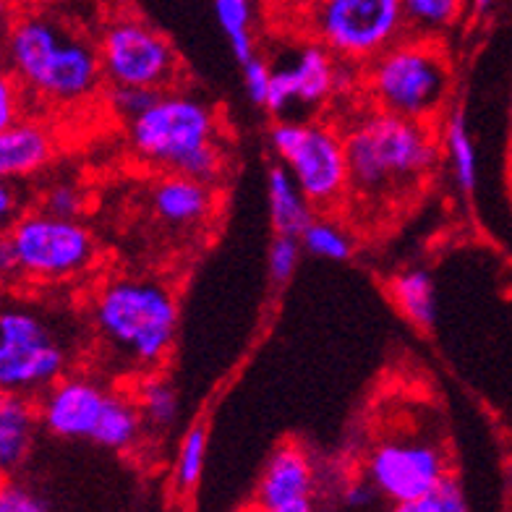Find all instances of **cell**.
Returning <instances> with one entry per match:
<instances>
[{
	"mask_svg": "<svg viewBox=\"0 0 512 512\" xmlns=\"http://www.w3.org/2000/svg\"><path fill=\"white\" fill-rule=\"evenodd\" d=\"M351 165V194L384 209L424 189L439 160L434 123L411 121L377 108L358 110L343 126Z\"/></svg>",
	"mask_w": 512,
	"mask_h": 512,
	"instance_id": "cell-1",
	"label": "cell"
},
{
	"mask_svg": "<svg viewBox=\"0 0 512 512\" xmlns=\"http://www.w3.org/2000/svg\"><path fill=\"white\" fill-rule=\"evenodd\" d=\"M0 58L27 95L50 108L89 105L108 84L95 42L48 14L16 16Z\"/></svg>",
	"mask_w": 512,
	"mask_h": 512,
	"instance_id": "cell-2",
	"label": "cell"
},
{
	"mask_svg": "<svg viewBox=\"0 0 512 512\" xmlns=\"http://www.w3.org/2000/svg\"><path fill=\"white\" fill-rule=\"evenodd\" d=\"M92 330L123 374L134 379L155 374L176 345V293L157 277H110L92 298Z\"/></svg>",
	"mask_w": 512,
	"mask_h": 512,
	"instance_id": "cell-3",
	"label": "cell"
},
{
	"mask_svg": "<svg viewBox=\"0 0 512 512\" xmlns=\"http://www.w3.org/2000/svg\"><path fill=\"white\" fill-rule=\"evenodd\" d=\"M220 134L217 110L181 89H162L126 121L128 147L136 160L160 173H181L207 183L223 176Z\"/></svg>",
	"mask_w": 512,
	"mask_h": 512,
	"instance_id": "cell-4",
	"label": "cell"
},
{
	"mask_svg": "<svg viewBox=\"0 0 512 512\" xmlns=\"http://www.w3.org/2000/svg\"><path fill=\"white\" fill-rule=\"evenodd\" d=\"M450 61L434 37L405 34L366 63L361 74L369 108L434 123L450 97Z\"/></svg>",
	"mask_w": 512,
	"mask_h": 512,
	"instance_id": "cell-5",
	"label": "cell"
},
{
	"mask_svg": "<svg viewBox=\"0 0 512 512\" xmlns=\"http://www.w3.org/2000/svg\"><path fill=\"white\" fill-rule=\"evenodd\" d=\"M311 40L335 58L366 66L408 34L403 0H306Z\"/></svg>",
	"mask_w": 512,
	"mask_h": 512,
	"instance_id": "cell-6",
	"label": "cell"
},
{
	"mask_svg": "<svg viewBox=\"0 0 512 512\" xmlns=\"http://www.w3.org/2000/svg\"><path fill=\"white\" fill-rule=\"evenodd\" d=\"M68 348L40 311L19 301L0 304V392L42 395L68 374Z\"/></svg>",
	"mask_w": 512,
	"mask_h": 512,
	"instance_id": "cell-7",
	"label": "cell"
},
{
	"mask_svg": "<svg viewBox=\"0 0 512 512\" xmlns=\"http://www.w3.org/2000/svg\"><path fill=\"white\" fill-rule=\"evenodd\" d=\"M272 147L314 209H340L351 194L343 131L324 121H280Z\"/></svg>",
	"mask_w": 512,
	"mask_h": 512,
	"instance_id": "cell-8",
	"label": "cell"
},
{
	"mask_svg": "<svg viewBox=\"0 0 512 512\" xmlns=\"http://www.w3.org/2000/svg\"><path fill=\"white\" fill-rule=\"evenodd\" d=\"M8 238L14 243L21 280L34 283H68L87 275L100 259L97 236L89 225L45 209L24 212L11 225Z\"/></svg>",
	"mask_w": 512,
	"mask_h": 512,
	"instance_id": "cell-9",
	"label": "cell"
},
{
	"mask_svg": "<svg viewBox=\"0 0 512 512\" xmlns=\"http://www.w3.org/2000/svg\"><path fill=\"white\" fill-rule=\"evenodd\" d=\"M110 89H176L181 61L168 37L136 14H118L97 42Z\"/></svg>",
	"mask_w": 512,
	"mask_h": 512,
	"instance_id": "cell-10",
	"label": "cell"
},
{
	"mask_svg": "<svg viewBox=\"0 0 512 512\" xmlns=\"http://www.w3.org/2000/svg\"><path fill=\"white\" fill-rule=\"evenodd\" d=\"M364 476L392 505L432 494L450 479L445 447L426 434H392L379 439L364 460Z\"/></svg>",
	"mask_w": 512,
	"mask_h": 512,
	"instance_id": "cell-11",
	"label": "cell"
},
{
	"mask_svg": "<svg viewBox=\"0 0 512 512\" xmlns=\"http://www.w3.org/2000/svg\"><path fill=\"white\" fill-rule=\"evenodd\" d=\"M340 58L319 42H306L293 53L288 63L272 66V84L264 108L275 115H285L293 108H319L343 92L345 76L351 63L340 66Z\"/></svg>",
	"mask_w": 512,
	"mask_h": 512,
	"instance_id": "cell-12",
	"label": "cell"
},
{
	"mask_svg": "<svg viewBox=\"0 0 512 512\" xmlns=\"http://www.w3.org/2000/svg\"><path fill=\"white\" fill-rule=\"evenodd\" d=\"M118 387L100 382L89 374H66L42 392L40 421L50 434L61 439H89L95 442Z\"/></svg>",
	"mask_w": 512,
	"mask_h": 512,
	"instance_id": "cell-13",
	"label": "cell"
},
{
	"mask_svg": "<svg viewBox=\"0 0 512 512\" xmlns=\"http://www.w3.org/2000/svg\"><path fill=\"white\" fill-rule=\"evenodd\" d=\"M149 209L170 230H199L215 217L217 196L212 183L181 173H162L149 186Z\"/></svg>",
	"mask_w": 512,
	"mask_h": 512,
	"instance_id": "cell-14",
	"label": "cell"
},
{
	"mask_svg": "<svg viewBox=\"0 0 512 512\" xmlns=\"http://www.w3.org/2000/svg\"><path fill=\"white\" fill-rule=\"evenodd\" d=\"M58 155V134L48 121L24 115L0 131V181L19 183L48 168Z\"/></svg>",
	"mask_w": 512,
	"mask_h": 512,
	"instance_id": "cell-15",
	"label": "cell"
},
{
	"mask_svg": "<svg viewBox=\"0 0 512 512\" xmlns=\"http://www.w3.org/2000/svg\"><path fill=\"white\" fill-rule=\"evenodd\" d=\"M317 486L314 460L304 445L285 442L272 452V458L264 465L259 486H256V507L259 510H277V507L293 505L311 499Z\"/></svg>",
	"mask_w": 512,
	"mask_h": 512,
	"instance_id": "cell-16",
	"label": "cell"
},
{
	"mask_svg": "<svg viewBox=\"0 0 512 512\" xmlns=\"http://www.w3.org/2000/svg\"><path fill=\"white\" fill-rule=\"evenodd\" d=\"M40 408L19 392H0V473L19 471L40 426Z\"/></svg>",
	"mask_w": 512,
	"mask_h": 512,
	"instance_id": "cell-17",
	"label": "cell"
},
{
	"mask_svg": "<svg viewBox=\"0 0 512 512\" xmlns=\"http://www.w3.org/2000/svg\"><path fill=\"white\" fill-rule=\"evenodd\" d=\"M267 199H270V217L275 233L285 236H301L306 225L314 220V207L304 196L296 178L290 176V170L280 165H272L270 178H267Z\"/></svg>",
	"mask_w": 512,
	"mask_h": 512,
	"instance_id": "cell-18",
	"label": "cell"
},
{
	"mask_svg": "<svg viewBox=\"0 0 512 512\" xmlns=\"http://www.w3.org/2000/svg\"><path fill=\"white\" fill-rule=\"evenodd\" d=\"M390 296L405 319H411L421 330H432L437 319V288L426 270H403L390 280Z\"/></svg>",
	"mask_w": 512,
	"mask_h": 512,
	"instance_id": "cell-19",
	"label": "cell"
},
{
	"mask_svg": "<svg viewBox=\"0 0 512 512\" xmlns=\"http://www.w3.org/2000/svg\"><path fill=\"white\" fill-rule=\"evenodd\" d=\"M131 392H134L136 405L142 411L147 429L168 432L170 426L178 421V411H181L178 392L165 374H160V371L144 374V377L136 379Z\"/></svg>",
	"mask_w": 512,
	"mask_h": 512,
	"instance_id": "cell-20",
	"label": "cell"
},
{
	"mask_svg": "<svg viewBox=\"0 0 512 512\" xmlns=\"http://www.w3.org/2000/svg\"><path fill=\"white\" fill-rule=\"evenodd\" d=\"M445 152L450 157L452 178L460 186V191L473 194L476 181H479V168H476V147L468 134V123H465L463 110L455 108L452 115L445 121Z\"/></svg>",
	"mask_w": 512,
	"mask_h": 512,
	"instance_id": "cell-21",
	"label": "cell"
},
{
	"mask_svg": "<svg viewBox=\"0 0 512 512\" xmlns=\"http://www.w3.org/2000/svg\"><path fill=\"white\" fill-rule=\"evenodd\" d=\"M465 0H403L408 34L434 37L447 32L463 16Z\"/></svg>",
	"mask_w": 512,
	"mask_h": 512,
	"instance_id": "cell-22",
	"label": "cell"
},
{
	"mask_svg": "<svg viewBox=\"0 0 512 512\" xmlns=\"http://www.w3.org/2000/svg\"><path fill=\"white\" fill-rule=\"evenodd\" d=\"M298 238L311 256H319L327 262H348L353 256V236L330 217L311 220Z\"/></svg>",
	"mask_w": 512,
	"mask_h": 512,
	"instance_id": "cell-23",
	"label": "cell"
},
{
	"mask_svg": "<svg viewBox=\"0 0 512 512\" xmlns=\"http://www.w3.org/2000/svg\"><path fill=\"white\" fill-rule=\"evenodd\" d=\"M215 14L225 37H228L238 63L254 58V37H251V3L249 0H215Z\"/></svg>",
	"mask_w": 512,
	"mask_h": 512,
	"instance_id": "cell-24",
	"label": "cell"
},
{
	"mask_svg": "<svg viewBox=\"0 0 512 512\" xmlns=\"http://www.w3.org/2000/svg\"><path fill=\"white\" fill-rule=\"evenodd\" d=\"M204 463H207V426H191L178 450L176 463V484L181 492H191L202 481Z\"/></svg>",
	"mask_w": 512,
	"mask_h": 512,
	"instance_id": "cell-25",
	"label": "cell"
},
{
	"mask_svg": "<svg viewBox=\"0 0 512 512\" xmlns=\"http://www.w3.org/2000/svg\"><path fill=\"white\" fill-rule=\"evenodd\" d=\"M87 207V194L79 183L74 181H55L50 183L45 194H42V207L50 215L58 217H74L81 220V212Z\"/></svg>",
	"mask_w": 512,
	"mask_h": 512,
	"instance_id": "cell-26",
	"label": "cell"
},
{
	"mask_svg": "<svg viewBox=\"0 0 512 512\" xmlns=\"http://www.w3.org/2000/svg\"><path fill=\"white\" fill-rule=\"evenodd\" d=\"M29 95L14 71L0 58V131L27 115Z\"/></svg>",
	"mask_w": 512,
	"mask_h": 512,
	"instance_id": "cell-27",
	"label": "cell"
},
{
	"mask_svg": "<svg viewBox=\"0 0 512 512\" xmlns=\"http://www.w3.org/2000/svg\"><path fill=\"white\" fill-rule=\"evenodd\" d=\"M301 238L298 236H285L277 233L275 241L270 246V277L272 283H288L290 275L296 272L298 259H301Z\"/></svg>",
	"mask_w": 512,
	"mask_h": 512,
	"instance_id": "cell-28",
	"label": "cell"
},
{
	"mask_svg": "<svg viewBox=\"0 0 512 512\" xmlns=\"http://www.w3.org/2000/svg\"><path fill=\"white\" fill-rule=\"evenodd\" d=\"M0 512H50L48 502L19 481H0Z\"/></svg>",
	"mask_w": 512,
	"mask_h": 512,
	"instance_id": "cell-29",
	"label": "cell"
},
{
	"mask_svg": "<svg viewBox=\"0 0 512 512\" xmlns=\"http://www.w3.org/2000/svg\"><path fill=\"white\" fill-rule=\"evenodd\" d=\"M243 66V84H246V95L254 105H267V95H270L272 84V66L264 58L254 55L251 61L241 63Z\"/></svg>",
	"mask_w": 512,
	"mask_h": 512,
	"instance_id": "cell-30",
	"label": "cell"
},
{
	"mask_svg": "<svg viewBox=\"0 0 512 512\" xmlns=\"http://www.w3.org/2000/svg\"><path fill=\"white\" fill-rule=\"evenodd\" d=\"M155 95L157 92H152V89H113L110 92V105H113L115 113L121 115L123 123H126L139 110L147 108V102Z\"/></svg>",
	"mask_w": 512,
	"mask_h": 512,
	"instance_id": "cell-31",
	"label": "cell"
},
{
	"mask_svg": "<svg viewBox=\"0 0 512 512\" xmlns=\"http://www.w3.org/2000/svg\"><path fill=\"white\" fill-rule=\"evenodd\" d=\"M24 215V196L11 181H0V236L11 230V225Z\"/></svg>",
	"mask_w": 512,
	"mask_h": 512,
	"instance_id": "cell-32",
	"label": "cell"
},
{
	"mask_svg": "<svg viewBox=\"0 0 512 512\" xmlns=\"http://www.w3.org/2000/svg\"><path fill=\"white\" fill-rule=\"evenodd\" d=\"M377 497V489L369 484V479H353L343 486V492H340V499H343L345 507H351V510H361V507L371 505V499Z\"/></svg>",
	"mask_w": 512,
	"mask_h": 512,
	"instance_id": "cell-33",
	"label": "cell"
},
{
	"mask_svg": "<svg viewBox=\"0 0 512 512\" xmlns=\"http://www.w3.org/2000/svg\"><path fill=\"white\" fill-rule=\"evenodd\" d=\"M21 283L19 262H16L14 243L8 238V233L0 236V285H16Z\"/></svg>",
	"mask_w": 512,
	"mask_h": 512,
	"instance_id": "cell-34",
	"label": "cell"
},
{
	"mask_svg": "<svg viewBox=\"0 0 512 512\" xmlns=\"http://www.w3.org/2000/svg\"><path fill=\"white\" fill-rule=\"evenodd\" d=\"M390 512H434L432 497L426 494V497L413 499V502H400V505H392Z\"/></svg>",
	"mask_w": 512,
	"mask_h": 512,
	"instance_id": "cell-35",
	"label": "cell"
},
{
	"mask_svg": "<svg viewBox=\"0 0 512 512\" xmlns=\"http://www.w3.org/2000/svg\"><path fill=\"white\" fill-rule=\"evenodd\" d=\"M14 19V0H0V34H6Z\"/></svg>",
	"mask_w": 512,
	"mask_h": 512,
	"instance_id": "cell-36",
	"label": "cell"
},
{
	"mask_svg": "<svg viewBox=\"0 0 512 512\" xmlns=\"http://www.w3.org/2000/svg\"><path fill=\"white\" fill-rule=\"evenodd\" d=\"M264 512H317V510H314V502H311V499H304V502H293V505L277 507V510H264Z\"/></svg>",
	"mask_w": 512,
	"mask_h": 512,
	"instance_id": "cell-37",
	"label": "cell"
},
{
	"mask_svg": "<svg viewBox=\"0 0 512 512\" xmlns=\"http://www.w3.org/2000/svg\"><path fill=\"white\" fill-rule=\"evenodd\" d=\"M494 3H497V0H473V8H476V14H486Z\"/></svg>",
	"mask_w": 512,
	"mask_h": 512,
	"instance_id": "cell-38",
	"label": "cell"
}]
</instances>
